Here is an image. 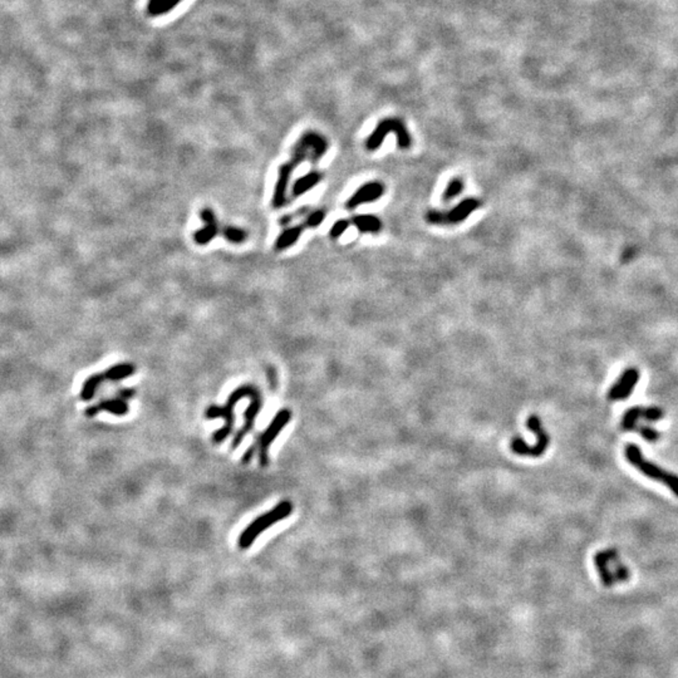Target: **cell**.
<instances>
[{"label": "cell", "instance_id": "6da1fadb", "mask_svg": "<svg viewBox=\"0 0 678 678\" xmlns=\"http://www.w3.org/2000/svg\"><path fill=\"white\" fill-rule=\"evenodd\" d=\"M327 151L328 142L322 135L316 132H305L304 135L300 137L299 141L294 146L292 158L279 169V175L273 195V206L275 209L282 208L287 203V187L294 169L298 167L308 156L311 157V162H318V160L322 158Z\"/></svg>", "mask_w": 678, "mask_h": 678}, {"label": "cell", "instance_id": "7a4b0ae2", "mask_svg": "<svg viewBox=\"0 0 678 678\" xmlns=\"http://www.w3.org/2000/svg\"><path fill=\"white\" fill-rule=\"evenodd\" d=\"M290 418H292L290 410L279 411L277 416L271 420L270 424L263 432H260L258 437H255L254 444L249 447L248 451L244 453L243 458H242L243 463H250V460L254 458L255 453L258 451L260 465L263 468H266L268 461H269L268 455H269V447H270L271 442L277 439V436L280 434V431L289 424Z\"/></svg>", "mask_w": 678, "mask_h": 678}, {"label": "cell", "instance_id": "3957f363", "mask_svg": "<svg viewBox=\"0 0 678 678\" xmlns=\"http://www.w3.org/2000/svg\"><path fill=\"white\" fill-rule=\"evenodd\" d=\"M292 511H293L292 503L289 500H284L282 503L278 504L275 508L271 509L270 511L260 515L259 518L253 520L251 524L246 526L240 534L239 542H237L239 548L248 549L263 531L277 524L278 521L288 518L289 515L292 514Z\"/></svg>", "mask_w": 678, "mask_h": 678}, {"label": "cell", "instance_id": "277c9868", "mask_svg": "<svg viewBox=\"0 0 678 678\" xmlns=\"http://www.w3.org/2000/svg\"><path fill=\"white\" fill-rule=\"evenodd\" d=\"M626 458L628 460V463L633 465L636 469L639 470L644 476L650 477L652 480L658 481L661 482L663 485H666L667 487L671 489V492L678 497V476L677 475L671 474L668 472L666 470L661 469L660 466H657L653 463L650 461H647L646 458H643L642 452H641V448H639L637 445H628L626 447Z\"/></svg>", "mask_w": 678, "mask_h": 678}, {"label": "cell", "instance_id": "5b68a950", "mask_svg": "<svg viewBox=\"0 0 678 678\" xmlns=\"http://www.w3.org/2000/svg\"><path fill=\"white\" fill-rule=\"evenodd\" d=\"M390 133H395L397 137V145L402 150H407L412 145V137L407 130L405 122L397 117H388V119H382L376 126L372 133L368 136L366 140V148L368 151L379 150L381 145L383 143L384 137Z\"/></svg>", "mask_w": 678, "mask_h": 678}, {"label": "cell", "instance_id": "8992f818", "mask_svg": "<svg viewBox=\"0 0 678 678\" xmlns=\"http://www.w3.org/2000/svg\"><path fill=\"white\" fill-rule=\"evenodd\" d=\"M250 390H251V386H249V384L248 386H242V387H239L234 391L232 395L229 396L225 406H210L208 408V411L205 413L206 417L210 418V420L221 417L224 418V421H225L224 427L219 431H216L213 436L215 444H221L222 441L225 440L226 437H229V435L232 434V426H234V407L242 398H248Z\"/></svg>", "mask_w": 678, "mask_h": 678}, {"label": "cell", "instance_id": "52a82bcc", "mask_svg": "<svg viewBox=\"0 0 678 678\" xmlns=\"http://www.w3.org/2000/svg\"><path fill=\"white\" fill-rule=\"evenodd\" d=\"M480 206L481 201L477 198H463V201H460L447 213L441 210H429L426 214V220L432 225H456L466 220Z\"/></svg>", "mask_w": 678, "mask_h": 678}, {"label": "cell", "instance_id": "ba28073f", "mask_svg": "<svg viewBox=\"0 0 678 678\" xmlns=\"http://www.w3.org/2000/svg\"><path fill=\"white\" fill-rule=\"evenodd\" d=\"M135 373V366L131 363H119L113 367L108 368L107 371L98 374L90 376V379H85L82 391H81V398L83 401H90L93 398L96 393V390L101 386L105 381H121V379H127Z\"/></svg>", "mask_w": 678, "mask_h": 678}, {"label": "cell", "instance_id": "9c48e42d", "mask_svg": "<svg viewBox=\"0 0 678 678\" xmlns=\"http://www.w3.org/2000/svg\"><path fill=\"white\" fill-rule=\"evenodd\" d=\"M248 400L250 402H249L248 408L245 410V415H244L243 427L237 431V435L234 437L232 448H237L243 442L244 437L253 429L255 420L258 417L260 408L263 406V400H261L260 392L255 388L254 386H251V390L249 392Z\"/></svg>", "mask_w": 678, "mask_h": 678}, {"label": "cell", "instance_id": "30bf717a", "mask_svg": "<svg viewBox=\"0 0 678 678\" xmlns=\"http://www.w3.org/2000/svg\"><path fill=\"white\" fill-rule=\"evenodd\" d=\"M135 396V390H121L119 396L114 398H109L106 401L100 402L95 406L90 407L85 415L87 416H95L97 413L107 412L117 415V416H124L129 413V400Z\"/></svg>", "mask_w": 678, "mask_h": 678}, {"label": "cell", "instance_id": "8fae6325", "mask_svg": "<svg viewBox=\"0 0 678 678\" xmlns=\"http://www.w3.org/2000/svg\"><path fill=\"white\" fill-rule=\"evenodd\" d=\"M639 371L636 368H628L622 373L616 383L610 387L608 398L610 401H622L632 395L636 384L638 383Z\"/></svg>", "mask_w": 678, "mask_h": 678}, {"label": "cell", "instance_id": "7c38bea8", "mask_svg": "<svg viewBox=\"0 0 678 678\" xmlns=\"http://www.w3.org/2000/svg\"><path fill=\"white\" fill-rule=\"evenodd\" d=\"M384 194V186L379 181H373L364 184L363 186L359 187L345 203L347 209H356L364 203H371L377 201L379 198H382Z\"/></svg>", "mask_w": 678, "mask_h": 678}, {"label": "cell", "instance_id": "4fadbf2b", "mask_svg": "<svg viewBox=\"0 0 678 678\" xmlns=\"http://www.w3.org/2000/svg\"><path fill=\"white\" fill-rule=\"evenodd\" d=\"M200 218L203 221V227L198 229V232L194 234V240L198 245H206L219 232V230H218V219L215 216L214 211L211 209L201 210Z\"/></svg>", "mask_w": 678, "mask_h": 678}, {"label": "cell", "instance_id": "5bb4252c", "mask_svg": "<svg viewBox=\"0 0 678 678\" xmlns=\"http://www.w3.org/2000/svg\"><path fill=\"white\" fill-rule=\"evenodd\" d=\"M618 557L616 550L609 549L605 552H599L594 557V564L598 571L600 581L603 583L605 587H612L616 583L614 573L610 571V561Z\"/></svg>", "mask_w": 678, "mask_h": 678}, {"label": "cell", "instance_id": "9a60e30c", "mask_svg": "<svg viewBox=\"0 0 678 678\" xmlns=\"http://www.w3.org/2000/svg\"><path fill=\"white\" fill-rule=\"evenodd\" d=\"M350 222L363 234H377L382 229V222L374 215H357Z\"/></svg>", "mask_w": 678, "mask_h": 678}, {"label": "cell", "instance_id": "2e32d148", "mask_svg": "<svg viewBox=\"0 0 678 678\" xmlns=\"http://www.w3.org/2000/svg\"><path fill=\"white\" fill-rule=\"evenodd\" d=\"M322 180V174L318 171H311L307 175L302 176L298 180L295 181L293 185V196L298 198L304 195L305 192L309 191L313 187L316 186Z\"/></svg>", "mask_w": 678, "mask_h": 678}, {"label": "cell", "instance_id": "e0dca14e", "mask_svg": "<svg viewBox=\"0 0 678 678\" xmlns=\"http://www.w3.org/2000/svg\"><path fill=\"white\" fill-rule=\"evenodd\" d=\"M304 227L305 225L303 224V225L293 226V227L285 229V230L278 237L277 242H275V249L279 250V251H282L284 249L293 246L294 244L299 240L300 235H302V232L304 230Z\"/></svg>", "mask_w": 678, "mask_h": 678}, {"label": "cell", "instance_id": "ac0fdd59", "mask_svg": "<svg viewBox=\"0 0 678 678\" xmlns=\"http://www.w3.org/2000/svg\"><path fill=\"white\" fill-rule=\"evenodd\" d=\"M180 3L181 0H148L146 8L147 14L150 17H161L172 11Z\"/></svg>", "mask_w": 678, "mask_h": 678}, {"label": "cell", "instance_id": "d6986e66", "mask_svg": "<svg viewBox=\"0 0 678 678\" xmlns=\"http://www.w3.org/2000/svg\"><path fill=\"white\" fill-rule=\"evenodd\" d=\"M643 411L642 407H633V408L627 410L624 416H623V420H622V429L632 431V429H636L639 418L643 417Z\"/></svg>", "mask_w": 678, "mask_h": 678}, {"label": "cell", "instance_id": "ffe728a7", "mask_svg": "<svg viewBox=\"0 0 678 678\" xmlns=\"http://www.w3.org/2000/svg\"><path fill=\"white\" fill-rule=\"evenodd\" d=\"M463 187H465V184H463V179H460V177L451 179L450 182L447 184V186L445 187V191L442 194L444 203H448V201H451L452 198H458V195L463 192Z\"/></svg>", "mask_w": 678, "mask_h": 678}, {"label": "cell", "instance_id": "44dd1931", "mask_svg": "<svg viewBox=\"0 0 678 678\" xmlns=\"http://www.w3.org/2000/svg\"><path fill=\"white\" fill-rule=\"evenodd\" d=\"M222 235L229 243L232 244H243L248 239V234L245 230L235 226H226Z\"/></svg>", "mask_w": 678, "mask_h": 678}, {"label": "cell", "instance_id": "7402d4cb", "mask_svg": "<svg viewBox=\"0 0 678 678\" xmlns=\"http://www.w3.org/2000/svg\"><path fill=\"white\" fill-rule=\"evenodd\" d=\"M324 219H326V213L323 210H316L308 215V218L305 219V227H318L322 225Z\"/></svg>", "mask_w": 678, "mask_h": 678}, {"label": "cell", "instance_id": "603a6c76", "mask_svg": "<svg viewBox=\"0 0 678 678\" xmlns=\"http://www.w3.org/2000/svg\"><path fill=\"white\" fill-rule=\"evenodd\" d=\"M350 220H347V219H340V220L335 221L333 226L331 227V237L332 239H338L339 237H342L347 229L350 227Z\"/></svg>", "mask_w": 678, "mask_h": 678}, {"label": "cell", "instance_id": "cb8c5ba5", "mask_svg": "<svg viewBox=\"0 0 678 678\" xmlns=\"http://www.w3.org/2000/svg\"><path fill=\"white\" fill-rule=\"evenodd\" d=\"M638 434L643 437L644 440H647L648 442H655V441L661 439V434H660L657 429L648 427V426H642V427L638 429Z\"/></svg>", "mask_w": 678, "mask_h": 678}, {"label": "cell", "instance_id": "d4e9b609", "mask_svg": "<svg viewBox=\"0 0 678 678\" xmlns=\"http://www.w3.org/2000/svg\"><path fill=\"white\" fill-rule=\"evenodd\" d=\"M665 416L663 410L660 407H648L643 411V417L647 418L648 421H658Z\"/></svg>", "mask_w": 678, "mask_h": 678}]
</instances>
